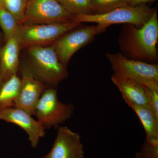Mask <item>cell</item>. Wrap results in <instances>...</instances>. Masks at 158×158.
<instances>
[{
    "label": "cell",
    "instance_id": "1",
    "mask_svg": "<svg viewBox=\"0 0 158 158\" xmlns=\"http://www.w3.org/2000/svg\"><path fill=\"white\" fill-rule=\"evenodd\" d=\"M158 19L156 9L151 18L141 28L124 24L118 37L121 53L128 59L156 63L158 55Z\"/></svg>",
    "mask_w": 158,
    "mask_h": 158
},
{
    "label": "cell",
    "instance_id": "2",
    "mask_svg": "<svg viewBox=\"0 0 158 158\" xmlns=\"http://www.w3.org/2000/svg\"><path fill=\"white\" fill-rule=\"evenodd\" d=\"M26 49L28 57L27 65L34 76L48 88H56L68 77L67 66L59 60L53 44L33 46Z\"/></svg>",
    "mask_w": 158,
    "mask_h": 158
},
{
    "label": "cell",
    "instance_id": "3",
    "mask_svg": "<svg viewBox=\"0 0 158 158\" xmlns=\"http://www.w3.org/2000/svg\"><path fill=\"white\" fill-rule=\"evenodd\" d=\"M156 9L150 8L148 5L136 7L126 5L105 14L77 15L74 22L79 23H95L108 27L118 24H131L141 28L151 18Z\"/></svg>",
    "mask_w": 158,
    "mask_h": 158
},
{
    "label": "cell",
    "instance_id": "4",
    "mask_svg": "<svg viewBox=\"0 0 158 158\" xmlns=\"http://www.w3.org/2000/svg\"><path fill=\"white\" fill-rule=\"evenodd\" d=\"M74 110L73 104L64 103L59 101L56 88H48L37 102L34 116L45 129L58 128L72 117Z\"/></svg>",
    "mask_w": 158,
    "mask_h": 158
},
{
    "label": "cell",
    "instance_id": "5",
    "mask_svg": "<svg viewBox=\"0 0 158 158\" xmlns=\"http://www.w3.org/2000/svg\"><path fill=\"white\" fill-rule=\"evenodd\" d=\"M80 24L75 22L23 24L19 26L15 35L17 37L21 49L33 46L50 45L63 34Z\"/></svg>",
    "mask_w": 158,
    "mask_h": 158
},
{
    "label": "cell",
    "instance_id": "6",
    "mask_svg": "<svg viewBox=\"0 0 158 158\" xmlns=\"http://www.w3.org/2000/svg\"><path fill=\"white\" fill-rule=\"evenodd\" d=\"M108 26L82 25L81 23L69 30L53 44L59 60L67 66L74 54L93 41L97 35L104 32Z\"/></svg>",
    "mask_w": 158,
    "mask_h": 158
},
{
    "label": "cell",
    "instance_id": "7",
    "mask_svg": "<svg viewBox=\"0 0 158 158\" xmlns=\"http://www.w3.org/2000/svg\"><path fill=\"white\" fill-rule=\"evenodd\" d=\"M106 57L114 73L133 79L149 88H158V65L156 63L133 60L121 52L107 53Z\"/></svg>",
    "mask_w": 158,
    "mask_h": 158
},
{
    "label": "cell",
    "instance_id": "8",
    "mask_svg": "<svg viewBox=\"0 0 158 158\" xmlns=\"http://www.w3.org/2000/svg\"><path fill=\"white\" fill-rule=\"evenodd\" d=\"M75 16L57 0H28L20 24L75 22Z\"/></svg>",
    "mask_w": 158,
    "mask_h": 158
},
{
    "label": "cell",
    "instance_id": "9",
    "mask_svg": "<svg viewBox=\"0 0 158 158\" xmlns=\"http://www.w3.org/2000/svg\"><path fill=\"white\" fill-rule=\"evenodd\" d=\"M21 88L14 107L19 108L34 116L35 108L47 87L36 77L27 63L20 65Z\"/></svg>",
    "mask_w": 158,
    "mask_h": 158
},
{
    "label": "cell",
    "instance_id": "10",
    "mask_svg": "<svg viewBox=\"0 0 158 158\" xmlns=\"http://www.w3.org/2000/svg\"><path fill=\"white\" fill-rule=\"evenodd\" d=\"M84 146L79 133L66 126L58 128L53 147L42 158H84Z\"/></svg>",
    "mask_w": 158,
    "mask_h": 158
},
{
    "label": "cell",
    "instance_id": "11",
    "mask_svg": "<svg viewBox=\"0 0 158 158\" xmlns=\"http://www.w3.org/2000/svg\"><path fill=\"white\" fill-rule=\"evenodd\" d=\"M27 112L14 107L0 110V120L17 125L27 134L31 146L36 148L45 136V129Z\"/></svg>",
    "mask_w": 158,
    "mask_h": 158
},
{
    "label": "cell",
    "instance_id": "12",
    "mask_svg": "<svg viewBox=\"0 0 158 158\" xmlns=\"http://www.w3.org/2000/svg\"><path fill=\"white\" fill-rule=\"evenodd\" d=\"M111 80L127 105H150L148 89L145 85L133 79L113 73Z\"/></svg>",
    "mask_w": 158,
    "mask_h": 158
},
{
    "label": "cell",
    "instance_id": "13",
    "mask_svg": "<svg viewBox=\"0 0 158 158\" xmlns=\"http://www.w3.org/2000/svg\"><path fill=\"white\" fill-rule=\"evenodd\" d=\"M21 48L15 35L4 41L0 46V65L3 83L17 74L20 67L19 53Z\"/></svg>",
    "mask_w": 158,
    "mask_h": 158
},
{
    "label": "cell",
    "instance_id": "14",
    "mask_svg": "<svg viewBox=\"0 0 158 158\" xmlns=\"http://www.w3.org/2000/svg\"><path fill=\"white\" fill-rule=\"evenodd\" d=\"M138 116L144 127L148 141L158 145V115L150 105H128Z\"/></svg>",
    "mask_w": 158,
    "mask_h": 158
},
{
    "label": "cell",
    "instance_id": "15",
    "mask_svg": "<svg viewBox=\"0 0 158 158\" xmlns=\"http://www.w3.org/2000/svg\"><path fill=\"white\" fill-rule=\"evenodd\" d=\"M21 88L20 77L14 75L0 88V110L15 106Z\"/></svg>",
    "mask_w": 158,
    "mask_h": 158
},
{
    "label": "cell",
    "instance_id": "16",
    "mask_svg": "<svg viewBox=\"0 0 158 158\" xmlns=\"http://www.w3.org/2000/svg\"><path fill=\"white\" fill-rule=\"evenodd\" d=\"M19 23L11 12L5 8L0 7V29L3 36V43L13 37L17 31Z\"/></svg>",
    "mask_w": 158,
    "mask_h": 158
},
{
    "label": "cell",
    "instance_id": "17",
    "mask_svg": "<svg viewBox=\"0 0 158 158\" xmlns=\"http://www.w3.org/2000/svg\"><path fill=\"white\" fill-rule=\"evenodd\" d=\"M129 0H89L92 14H102L127 5Z\"/></svg>",
    "mask_w": 158,
    "mask_h": 158
},
{
    "label": "cell",
    "instance_id": "18",
    "mask_svg": "<svg viewBox=\"0 0 158 158\" xmlns=\"http://www.w3.org/2000/svg\"><path fill=\"white\" fill-rule=\"evenodd\" d=\"M64 8L74 15H91L89 0H57Z\"/></svg>",
    "mask_w": 158,
    "mask_h": 158
},
{
    "label": "cell",
    "instance_id": "19",
    "mask_svg": "<svg viewBox=\"0 0 158 158\" xmlns=\"http://www.w3.org/2000/svg\"><path fill=\"white\" fill-rule=\"evenodd\" d=\"M28 0H4V7L15 17L19 24L22 21Z\"/></svg>",
    "mask_w": 158,
    "mask_h": 158
},
{
    "label": "cell",
    "instance_id": "20",
    "mask_svg": "<svg viewBox=\"0 0 158 158\" xmlns=\"http://www.w3.org/2000/svg\"><path fill=\"white\" fill-rule=\"evenodd\" d=\"M135 158H158V145L152 144L146 138Z\"/></svg>",
    "mask_w": 158,
    "mask_h": 158
},
{
    "label": "cell",
    "instance_id": "21",
    "mask_svg": "<svg viewBox=\"0 0 158 158\" xmlns=\"http://www.w3.org/2000/svg\"><path fill=\"white\" fill-rule=\"evenodd\" d=\"M148 97L150 106L158 115V88H149Z\"/></svg>",
    "mask_w": 158,
    "mask_h": 158
},
{
    "label": "cell",
    "instance_id": "22",
    "mask_svg": "<svg viewBox=\"0 0 158 158\" xmlns=\"http://www.w3.org/2000/svg\"><path fill=\"white\" fill-rule=\"evenodd\" d=\"M156 0H129L128 6L131 7H136L142 5H148L150 3H152Z\"/></svg>",
    "mask_w": 158,
    "mask_h": 158
},
{
    "label": "cell",
    "instance_id": "23",
    "mask_svg": "<svg viewBox=\"0 0 158 158\" xmlns=\"http://www.w3.org/2000/svg\"><path fill=\"white\" fill-rule=\"evenodd\" d=\"M1 44H0L1 46ZM3 83L2 78V71H1V65H0V88H1L2 85Z\"/></svg>",
    "mask_w": 158,
    "mask_h": 158
},
{
    "label": "cell",
    "instance_id": "24",
    "mask_svg": "<svg viewBox=\"0 0 158 158\" xmlns=\"http://www.w3.org/2000/svg\"><path fill=\"white\" fill-rule=\"evenodd\" d=\"M3 43V36L1 29H0V44L2 45V43Z\"/></svg>",
    "mask_w": 158,
    "mask_h": 158
},
{
    "label": "cell",
    "instance_id": "25",
    "mask_svg": "<svg viewBox=\"0 0 158 158\" xmlns=\"http://www.w3.org/2000/svg\"><path fill=\"white\" fill-rule=\"evenodd\" d=\"M4 7V0H0V7Z\"/></svg>",
    "mask_w": 158,
    "mask_h": 158
},
{
    "label": "cell",
    "instance_id": "26",
    "mask_svg": "<svg viewBox=\"0 0 158 158\" xmlns=\"http://www.w3.org/2000/svg\"></svg>",
    "mask_w": 158,
    "mask_h": 158
}]
</instances>
